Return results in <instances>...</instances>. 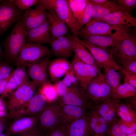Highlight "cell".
Returning <instances> with one entry per match:
<instances>
[{"label":"cell","instance_id":"obj_16","mask_svg":"<svg viewBox=\"0 0 136 136\" xmlns=\"http://www.w3.org/2000/svg\"><path fill=\"white\" fill-rule=\"evenodd\" d=\"M61 106L59 115V126L66 129L72 123L82 117L86 113L85 107L69 105Z\"/></svg>","mask_w":136,"mask_h":136},{"label":"cell","instance_id":"obj_11","mask_svg":"<svg viewBox=\"0 0 136 136\" xmlns=\"http://www.w3.org/2000/svg\"><path fill=\"white\" fill-rule=\"evenodd\" d=\"M49 103L45 96L38 91L27 103L17 111L9 115L8 118L14 119L38 115Z\"/></svg>","mask_w":136,"mask_h":136},{"label":"cell","instance_id":"obj_15","mask_svg":"<svg viewBox=\"0 0 136 136\" xmlns=\"http://www.w3.org/2000/svg\"><path fill=\"white\" fill-rule=\"evenodd\" d=\"M50 62L49 56L27 66L28 75L37 86H41L47 82L48 77L47 70Z\"/></svg>","mask_w":136,"mask_h":136},{"label":"cell","instance_id":"obj_43","mask_svg":"<svg viewBox=\"0 0 136 136\" xmlns=\"http://www.w3.org/2000/svg\"><path fill=\"white\" fill-rule=\"evenodd\" d=\"M13 69V67L9 63L0 60V80L8 77Z\"/></svg>","mask_w":136,"mask_h":136},{"label":"cell","instance_id":"obj_24","mask_svg":"<svg viewBox=\"0 0 136 136\" xmlns=\"http://www.w3.org/2000/svg\"><path fill=\"white\" fill-rule=\"evenodd\" d=\"M47 11L51 40L66 35L70 30L66 25L57 17L53 11Z\"/></svg>","mask_w":136,"mask_h":136},{"label":"cell","instance_id":"obj_21","mask_svg":"<svg viewBox=\"0 0 136 136\" xmlns=\"http://www.w3.org/2000/svg\"><path fill=\"white\" fill-rule=\"evenodd\" d=\"M113 25L131 27L136 26V18L131 15L119 11L110 13L100 19Z\"/></svg>","mask_w":136,"mask_h":136},{"label":"cell","instance_id":"obj_31","mask_svg":"<svg viewBox=\"0 0 136 136\" xmlns=\"http://www.w3.org/2000/svg\"><path fill=\"white\" fill-rule=\"evenodd\" d=\"M103 67L105 78L112 91L121 84L120 76L116 71L113 68L106 66Z\"/></svg>","mask_w":136,"mask_h":136},{"label":"cell","instance_id":"obj_13","mask_svg":"<svg viewBox=\"0 0 136 136\" xmlns=\"http://www.w3.org/2000/svg\"><path fill=\"white\" fill-rule=\"evenodd\" d=\"M39 120V114L14 119L8 126L6 134L18 135L35 129L38 127Z\"/></svg>","mask_w":136,"mask_h":136},{"label":"cell","instance_id":"obj_19","mask_svg":"<svg viewBox=\"0 0 136 136\" xmlns=\"http://www.w3.org/2000/svg\"><path fill=\"white\" fill-rule=\"evenodd\" d=\"M50 44L51 53L55 56L66 59L72 55L74 52L69 35L51 40Z\"/></svg>","mask_w":136,"mask_h":136},{"label":"cell","instance_id":"obj_49","mask_svg":"<svg viewBox=\"0 0 136 136\" xmlns=\"http://www.w3.org/2000/svg\"><path fill=\"white\" fill-rule=\"evenodd\" d=\"M11 76V73L8 77L5 79L0 80V95H1L4 92L7 82Z\"/></svg>","mask_w":136,"mask_h":136},{"label":"cell","instance_id":"obj_53","mask_svg":"<svg viewBox=\"0 0 136 136\" xmlns=\"http://www.w3.org/2000/svg\"><path fill=\"white\" fill-rule=\"evenodd\" d=\"M3 55V52L0 43V59Z\"/></svg>","mask_w":136,"mask_h":136},{"label":"cell","instance_id":"obj_45","mask_svg":"<svg viewBox=\"0 0 136 136\" xmlns=\"http://www.w3.org/2000/svg\"><path fill=\"white\" fill-rule=\"evenodd\" d=\"M46 136H67V129L58 126L48 131Z\"/></svg>","mask_w":136,"mask_h":136},{"label":"cell","instance_id":"obj_57","mask_svg":"<svg viewBox=\"0 0 136 136\" xmlns=\"http://www.w3.org/2000/svg\"><path fill=\"white\" fill-rule=\"evenodd\" d=\"M2 0H0V4L1 3V2H2Z\"/></svg>","mask_w":136,"mask_h":136},{"label":"cell","instance_id":"obj_18","mask_svg":"<svg viewBox=\"0 0 136 136\" xmlns=\"http://www.w3.org/2000/svg\"><path fill=\"white\" fill-rule=\"evenodd\" d=\"M51 37L47 19L39 25L27 31L26 43H50Z\"/></svg>","mask_w":136,"mask_h":136},{"label":"cell","instance_id":"obj_50","mask_svg":"<svg viewBox=\"0 0 136 136\" xmlns=\"http://www.w3.org/2000/svg\"><path fill=\"white\" fill-rule=\"evenodd\" d=\"M3 99L0 97V117H5L6 115V109Z\"/></svg>","mask_w":136,"mask_h":136},{"label":"cell","instance_id":"obj_40","mask_svg":"<svg viewBox=\"0 0 136 136\" xmlns=\"http://www.w3.org/2000/svg\"><path fill=\"white\" fill-rule=\"evenodd\" d=\"M14 5L21 11H25L36 5L39 0H12Z\"/></svg>","mask_w":136,"mask_h":136},{"label":"cell","instance_id":"obj_29","mask_svg":"<svg viewBox=\"0 0 136 136\" xmlns=\"http://www.w3.org/2000/svg\"><path fill=\"white\" fill-rule=\"evenodd\" d=\"M131 106L125 103H118L116 114L121 119L126 121H136V112Z\"/></svg>","mask_w":136,"mask_h":136},{"label":"cell","instance_id":"obj_10","mask_svg":"<svg viewBox=\"0 0 136 136\" xmlns=\"http://www.w3.org/2000/svg\"><path fill=\"white\" fill-rule=\"evenodd\" d=\"M23 14L12 0H2L0 4V35L20 19Z\"/></svg>","mask_w":136,"mask_h":136},{"label":"cell","instance_id":"obj_9","mask_svg":"<svg viewBox=\"0 0 136 136\" xmlns=\"http://www.w3.org/2000/svg\"><path fill=\"white\" fill-rule=\"evenodd\" d=\"M71 37L80 42L90 51L98 67L106 66L113 68L116 71H121V65L116 62L114 57L110 53L87 41L81 40L78 37Z\"/></svg>","mask_w":136,"mask_h":136},{"label":"cell","instance_id":"obj_2","mask_svg":"<svg viewBox=\"0 0 136 136\" xmlns=\"http://www.w3.org/2000/svg\"><path fill=\"white\" fill-rule=\"evenodd\" d=\"M39 4L47 11H53L67 26L73 36L78 37L81 28L78 20L74 17L67 0H39Z\"/></svg>","mask_w":136,"mask_h":136},{"label":"cell","instance_id":"obj_52","mask_svg":"<svg viewBox=\"0 0 136 136\" xmlns=\"http://www.w3.org/2000/svg\"><path fill=\"white\" fill-rule=\"evenodd\" d=\"M107 0H89V1L94 5H100L103 4Z\"/></svg>","mask_w":136,"mask_h":136},{"label":"cell","instance_id":"obj_32","mask_svg":"<svg viewBox=\"0 0 136 136\" xmlns=\"http://www.w3.org/2000/svg\"><path fill=\"white\" fill-rule=\"evenodd\" d=\"M68 1L69 7L73 15L80 24L84 10L89 2V0H68Z\"/></svg>","mask_w":136,"mask_h":136},{"label":"cell","instance_id":"obj_35","mask_svg":"<svg viewBox=\"0 0 136 136\" xmlns=\"http://www.w3.org/2000/svg\"><path fill=\"white\" fill-rule=\"evenodd\" d=\"M118 62L121 64V71L124 74L136 75V57L125 58Z\"/></svg>","mask_w":136,"mask_h":136},{"label":"cell","instance_id":"obj_28","mask_svg":"<svg viewBox=\"0 0 136 136\" xmlns=\"http://www.w3.org/2000/svg\"><path fill=\"white\" fill-rule=\"evenodd\" d=\"M69 36L71 39L73 50L75 55L83 62L99 67L92 55L86 48L80 42L73 39L69 35Z\"/></svg>","mask_w":136,"mask_h":136},{"label":"cell","instance_id":"obj_7","mask_svg":"<svg viewBox=\"0 0 136 136\" xmlns=\"http://www.w3.org/2000/svg\"><path fill=\"white\" fill-rule=\"evenodd\" d=\"M112 91L104 74L101 73L89 83L85 93L89 100L96 104L111 98Z\"/></svg>","mask_w":136,"mask_h":136},{"label":"cell","instance_id":"obj_38","mask_svg":"<svg viewBox=\"0 0 136 136\" xmlns=\"http://www.w3.org/2000/svg\"><path fill=\"white\" fill-rule=\"evenodd\" d=\"M116 2L122 11L130 15L136 7V0H118Z\"/></svg>","mask_w":136,"mask_h":136},{"label":"cell","instance_id":"obj_42","mask_svg":"<svg viewBox=\"0 0 136 136\" xmlns=\"http://www.w3.org/2000/svg\"><path fill=\"white\" fill-rule=\"evenodd\" d=\"M89 1L84 10L83 16L80 23L81 28L83 25L89 22L91 19L92 5L89 0Z\"/></svg>","mask_w":136,"mask_h":136},{"label":"cell","instance_id":"obj_33","mask_svg":"<svg viewBox=\"0 0 136 136\" xmlns=\"http://www.w3.org/2000/svg\"><path fill=\"white\" fill-rule=\"evenodd\" d=\"M39 91L49 103L56 102L59 97L54 85L48 81L41 86Z\"/></svg>","mask_w":136,"mask_h":136},{"label":"cell","instance_id":"obj_22","mask_svg":"<svg viewBox=\"0 0 136 136\" xmlns=\"http://www.w3.org/2000/svg\"><path fill=\"white\" fill-rule=\"evenodd\" d=\"M86 113L89 126L94 134L105 135L109 125L105 119L93 108Z\"/></svg>","mask_w":136,"mask_h":136},{"label":"cell","instance_id":"obj_58","mask_svg":"<svg viewBox=\"0 0 136 136\" xmlns=\"http://www.w3.org/2000/svg\"><path fill=\"white\" fill-rule=\"evenodd\" d=\"M93 136H94V135Z\"/></svg>","mask_w":136,"mask_h":136},{"label":"cell","instance_id":"obj_34","mask_svg":"<svg viewBox=\"0 0 136 136\" xmlns=\"http://www.w3.org/2000/svg\"><path fill=\"white\" fill-rule=\"evenodd\" d=\"M26 67L23 66H17L11 72L12 76L15 79L19 87L26 83L29 80Z\"/></svg>","mask_w":136,"mask_h":136},{"label":"cell","instance_id":"obj_30","mask_svg":"<svg viewBox=\"0 0 136 136\" xmlns=\"http://www.w3.org/2000/svg\"><path fill=\"white\" fill-rule=\"evenodd\" d=\"M136 95V88L127 83L120 84L112 92L111 98L120 100Z\"/></svg>","mask_w":136,"mask_h":136},{"label":"cell","instance_id":"obj_44","mask_svg":"<svg viewBox=\"0 0 136 136\" xmlns=\"http://www.w3.org/2000/svg\"><path fill=\"white\" fill-rule=\"evenodd\" d=\"M54 85L56 89L59 97H62L67 92L69 88L62 80H59L55 83Z\"/></svg>","mask_w":136,"mask_h":136},{"label":"cell","instance_id":"obj_37","mask_svg":"<svg viewBox=\"0 0 136 136\" xmlns=\"http://www.w3.org/2000/svg\"><path fill=\"white\" fill-rule=\"evenodd\" d=\"M118 123L122 132L127 135L136 132V121H126L119 119Z\"/></svg>","mask_w":136,"mask_h":136},{"label":"cell","instance_id":"obj_1","mask_svg":"<svg viewBox=\"0 0 136 136\" xmlns=\"http://www.w3.org/2000/svg\"><path fill=\"white\" fill-rule=\"evenodd\" d=\"M27 31L21 17L16 23L3 43L4 56L8 63H15L21 51L26 43Z\"/></svg>","mask_w":136,"mask_h":136},{"label":"cell","instance_id":"obj_56","mask_svg":"<svg viewBox=\"0 0 136 136\" xmlns=\"http://www.w3.org/2000/svg\"><path fill=\"white\" fill-rule=\"evenodd\" d=\"M94 136H105V135H101L96 134H94Z\"/></svg>","mask_w":136,"mask_h":136},{"label":"cell","instance_id":"obj_17","mask_svg":"<svg viewBox=\"0 0 136 136\" xmlns=\"http://www.w3.org/2000/svg\"><path fill=\"white\" fill-rule=\"evenodd\" d=\"M34 9L25 11L22 17L27 31L40 25L47 19V11L37 4Z\"/></svg>","mask_w":136,"mask_h":136},{"label":"cell","instance_id":"obj_6","mask_svg":"<svg viewBox=\"0 0 136 136\" xmlns=\"http://www.w3.org/2000/svg\"><path fill=\"white\" fill-rule=\"evenodd\" d=\"M37 86L32 81H30L11 93L7 103L9 115L17 111L27 103L35 94Z\"/></svg>","mask_w":136,"mask_h":136},{"label":"cell","instance_id":"obj_39","mask_svg":"<svg viewBox=\"0 0 136 136\" xmlns=\"http://www.w3.org/2000/svg\"><path fill=\"white\" fill-rule=\"evenodd\" d=\"M16 81L12 76L11 73L10 77L6 86L5 89L1 97L4 99L9 96L13 92L19 88Z\"/></svg>","mask_w":136,"mask_h":136},{"label":"cell","instance_id":"obj_5","mask_svg":"<svg viewBox=\"0 0 136 136\" xmlns=\"http://www.w3.org/2000/svg\"><path fill=\"white\" fill-rule=\"evenodd\" d=\"M120 30L132 32L131 27L114 25L100 19H93L81 28L78 32V36L79 35L82 38L90 36H109Z\"/></svg>","mask_w":136,"mask_h":136},{"label":"cell","instance_id":"obj_20","mask_svg":"<svg viewBox=\"0 0 136 136\" xmlns=\"http://www.w3.org/2000/svg\"><path fill=\"white\" fill-rule=\"evenodd\" d=\"M120 101L118 99L111 98L98 104H93L91 107L105 119L109 125L116 118V105Z\"/></svg>","mask_w":136,"mask_h":136},{"label":"cell","instance_id":"obj_51","mask_svg":"<svg viewBox=\"0 0 136 136\" xmlns=\"http://www.w3.org/2000/svg\"><path fill=\"white\" fill-rule=\"evenodd\" d=\"M7 117H0V134L3 133L5 128Z\"/></svg>","mask_w":136,"mask_h":136},{"label":"cell","instance_id":"obj_46","mask_svg":"<svg viewBox=\"0 0 136 136\" xmlns=\"http://www.w3.org/2000/svg\"><path fill=\"white\" fill-rule=\"evenodd\" d=\"M47 132L40 129L38 127L30 131L18 135V136H46Z\"/></svg>","mask_w":136,"mask_h":136},{"label":"cell","instance_id":"obj_14","mask_svg":"<svg viewBox=\"0 0 136 136\" xmlns=\"http://www.w3.org/2000/svg\"><path fill=\"white\" fill-rule=\"evenodd\" d=\"M58 103L60 106L69 105L90 108L93 103L88 99L85 92L78 86L69 87L66 94L60 97Z\"/></svg>","mask_w":136,"mask_h":136},{"label":"cell","instance_id":"obj_4","mask_svg":"<svg viewBox=\"0 0 136 136\" xmlns=\"http://www.w3.org/2000/svg\"><path fill=\"white\" fill-rule=\"evenodd\" d=\"M51 53V50L46 46L39 44L26 43L21 51L15 64L17 67H26L30 64L50 56Z\"/></svg>","mask_w":136,"mask_h":136},{"label":"cell","instance_id":"obj_23","mask_svg":"<svg viewBox=\"0 0 136 136\" xmlns=\"http://www.w3.org/2000/svg\"><path fill=\"white\" fill-rule=\"evenodd\" d=\"M136 57V37L133 33L120 44L114 57L118 62L126 58Z\"/></svg>","mask_w":136,"mask_h":136},{"label":"cell","instance_id":"obj_36","mask_svg":"<svg viewBox=\"0 0 136 136\" xmlns=\"http://www.w3.org/2000/svg\"><path fill=\"white\" fill-rule=\"evenodd\" d=\"M62 81L69 87L78 85L77 79L71 63H70V66L68 71Z\"/></svg>","mask_w":136,"mask_h":136},{"label":"cell","instance_id":"obj_54","mask_svg":"<svg viewBox=\"0 0 136 136\" xmlns=\"http://www.w3.org/2000/svg\"><path fill=\"white\" fill-rule=\"evenodd\" d=\"M127 136H136V132L127 135Z\"/></svg>","mask_w":136,"mask_h":136},{"label":"cell","instance_id":"obj_48","mask_svg":"<svg viewBox=\"0 0 136 136\" xmlns=\"http://www.w3.org/2000/svg\"><path fill=\"white\" fill-rule=\"evenodd\" d=\"M126 99L125 103L131 106L134 110H136V95L130 97Z\"/></svg>","mask_w":136,"mask_h":136},{"label":"cell","instance_id":"obj_12","mask_svg":"<svg viewBox=\"0 0 136 136\" xmlns=\"http://www.w3.org/2000/svg\"><path fill=\"white\" fill-rule=\"evenodd\" d=\"M60 108L58 103H49L39 114L38 128L47 132L58 126Z\"/></svg>","mask_w":136,"mask_h":136},{"label":"cell","instance_id":"obj_41","mask_svg":"<svg viewBox=\"0 0 136 136\" xmlns=\"http://www.w3.org/2000/svg\"><path fill=\"white\" fill-rule=\"evenodd\" d=\"M118 120V119L116 118L109 125L106 133L108 136H127L120 128Z\"/></svg>","mask_w":136,"mask_h":136},{"label":"cell","instance_id":"obj_26","mask_svg":"<svg viewBox=\"0 0 136 136\" xmlns=\"http://www.w3.org/2000/svg\"><path fill=\"white\" fill-rule=\"evenodd\" d=\"M67 133V136H93L94 135L89 126L86 113L68 126Z\"/></svg>","mask_w":136,"mask_h":136},{"label":"cell","instance_id":"obj_55","mask_svg":"<svg viewBox=\"0 0 136 136\" xmlns=\"http://www.w3.org/2000/svg\"><path fill=\"white\" fill-rule=\"evenodd\" d=\"M0 136H8L6 134L2 133L0 134Z\"/></svg>","mask_w":136,"mask_h":136},{"label":"cell","instance_id":"obj_47","mask_svg":"<svg viewBox=\"0 0 136 136\" xmlns=\"http://www.w3.org/2000/svg\"><path fill=\"white\" fill-rule=\"evenodd\" d=\"M124 83H127L136 88V75L125 74Z\"/></svg>","mask_w":136,"mask_h":136},{"label":"cell","instance_id":"obj_8","mask_svg":"<svg viewBox=\"0 0 136 136\" xmlns=\"http://www.w3.org/2000/svg\"><path fill=\"white\" fill-rule=\"evenodd\" d=\"M80 88L85 92L87 85L91 80L100 74L99 67L85 63L75 55L72 62Z\"/></svg>","mask_w":136,"mask_h":136},{"label":"cell","instance_id":"obj_3","mask_svg":"<svg viewBox=\"0 0 136 136\" xmlns=\"http://www.w3.org/2000/svg\"><path fill=\"white\" fill-rule=\"evenodd\" d=\"M132 33L125 30H120L109 36H90L82 38L83 40L108 52L114 58L121 43Z\"/></svg>","mask_w":136,"mask_h":136},{"label":"cell","instance_id":"obj_27","mask_svg":"<svg viewBox=\"0 0 136 136\" xmlns=\"http://www.w3.org/2000/svg\"><path fill=\"white\" fill-rule=\"evenodd\" d=\"M92 5V11L91 19H101L110 13L121 11V8L117 4L116 1L107 0L103 4Z\"/></svg>","mask_w":136,"mask_h":136},{"label":"cell","instance_id":"obj_25","mask_svg":"<svg viewBox=\"0 0 136 136\" xmlns=\"http://www.w3.org/2000/svg\"><path fill=\"white\" fill-rule=\"evenodd\" d=\"M70 63L65 59L60 58L50 62L48 71L52 80L55 83L65 75L70 68Z\"/></svg>","mask_w":136,"mask_h":136}]
</instances>
